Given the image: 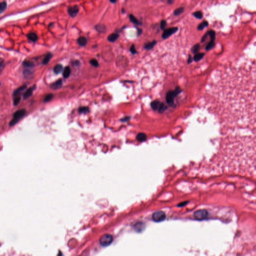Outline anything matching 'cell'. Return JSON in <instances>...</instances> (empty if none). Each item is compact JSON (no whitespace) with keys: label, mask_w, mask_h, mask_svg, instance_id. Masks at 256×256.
I'll return each instance as SVG.
<instances>
[{"label":"cell","mask_w":256,"mask_h":256,"mask_svg":"<svg viewBox=\"0 0 256 256\" xmlns=\"http://www.w3.org/2000/svg\"><path fill=\"white\" fill-rule=\"evenodd\" d=\"M26 111L25 109H22L16 112L13 116V119L10 123V126H13L16 125L26 114Z\"/></svg>","instance_id":"1"},{"label":"cell","mask_w":256,"mask_h":256,"mask_svg":"<svg viewBox=\"0 0 256 256\" xmlns=\"http://www.w3.org/2000/svg\"><path fill=\"white\" fill-rule=\"evenodd\" d=\"M113 241V236L109 234H106L103 235L100 239V244L104 247H108L110 245Z\"/></svg>","instance_id":"2"},{"label":"cell","mask_w":256,"mask_h":256,"mask_svg":"<svg viewBox=\"0 0 256 256\" xmlns=\"http://www.w3.org/2000/svg\"><path fill=\"white\" fill-rule=\"evenodd\" d=\"M166 218L165 213L163 211H158L154 213L152 215V219L156 222L164 221Z\"/></svg>","instance_id":"3"},{"label":"cell","mask_w":256,"mask_h":256,"mask_svg":"<svg viewBox=\"0 0 256 256\" xmlns=\"http://www.w3.org/2000/svg\"><path fill=\"white\" fill-rule=\"evenodd\" d=\"M208 213L205 210H200L196 211L194 216V217L198 220H202L206 219L208 217Z\"/></svg>","instance_id":"4"},{"label":"cell","mask_w":256,"mask_h":256,"mask_svg":"<svg viewBox=\"0 0 256 256\" xmlns=\"http://www.w3.org/2000/svg\"><path fill=\"white\" fill-rule=\"evenodd\" d=\"M178 30V28L177 27H173L164 30L163 34H162V38L164 39H166L169 38L170 36L175 34Z\"/></svg>","instance_id":"5"},{"label":"cell","mask_w":256,"mask_h":256,"mask_svg":"<svg viewBox=\"0 0 256 256\" xmlns=\"http://www.w3.org/2000/svg\"><path fill=\"white\" fill-rule=\"evenodd\" d=\"M174 91H170L168 92L166 95V100L168 104L172 106L174 103V99L176 97Z\"/></svg>","instance_id":"6"},{"label":"cell","mask_w":256,"mask_h":256,"mask_svg":"<svg viewBox=\"0 0 256 256\" xmlns=\"http://www.w3.org/2000/svg\"><path fill=\"white\" fill-rule=\"evenodd\" d=\"M68 13H69V15L71 17H74L77 15V14L79 11V8L78 6L75 5V6L70 7L68 9Z\"/></svg>","instance_id":"7"},{"label":"cell","mask_w":256,"mask_h":256,"mask_svg":"<svg viewBox=\"0 0 256 256\" xmlns=\"http://www.w3.org/2000/svg\"><path fill=\"white\" fill-rule=\"evenodd\" d=\"M35 88H36V86H34V87H30L25 92V93L23 95V97L25 100H26L29 98H30L32 95L33 91L35 90Z\"/></svg>","instance_id":"8"},{"label":"cell","mask_w":256,"mask_h":256,"mask_svg":"<svg viewBox=\"0 0 256 256\" xmlns=\"http://www.w3.org/2000/svg\"><path fill=\"white\" fill-rule=\"evenodd\" d=\"M63 86V82L60 79L58 81L55 82L54 83L52 84L51 85V88L53 90H57L60 89Z\"/></svg>","instance_id":"9"},{"label":"cell","mask_w":256,"mask_h":256,"mask_svg":"<svg viewBox=\"0 0 256 256\" xmlns=\"http://www.w3.org/2000/svg\"><path fill=\"white\" fill-rule=\"evenodd\" d=\"M27 88L26 85H23V86L20 87L18 89H17L16 90H15L14 92L13 95L15 97H18V96Z\"/></svg>","instance_id":"10"},{"label":"cell","mask_w":256,"mask_h":256,"mask_svg":"<svg viewBox=\"0 0 256 256\" xmlns=\"http://www.w3.org/2000/svg\"><path fill=\"white\" fill-rule=\"evenodd\" d=\"M63 70V67L61 64H58L55 66L54 68V72L56 74H60Z\"/></svg>","instance_id":"11"},{"label":"cell","mask_w":256,"mask_h":256,"mask_svg":"<svg viewBox=\"0 0 256 256\" xmlns=\"http://www.w3.org/2000/svg\"><path fill=\"white\" fill-rule=\"evenodd\" d=\"M145 228V225L143 223L141 222H139L137 223L135 225V230L137 232H141Z\"/></svg>","instance_id":"12"},{"label":"cell","mask_w":256,"mask_h":256,"mask_svg":"<svg viewBox=\"0 0 256 256\" xmlns=\"http://www.w3.org/2000/svg\"><path fill=\"white\" fill-rule=\"evenodd\" d=\"M119 37V35L116 33H113L110 35L108 37V40L109 41L111 42H113L115 41Z\"/></svg>","instance_id":"13"},{"label":"cell","mask_w":256,"mask_h":256,"mask_svg":"<svg viewBox=\"0 0 256 256\" xmlns=\"http://www.w3.org/2000/svg\"><path fill=\"white\" fill-rule=\"evenodd\" d=\"M136 139L139 142H144L147 139V136L144 133H139L137 135Z\"/></svg>","instance_id":"14"},{"label":"cell","mask_w":256,"mask_h":256,"mask_svg":"<svg viewBox=\"0 0 256 256\" xmlns=\"http://www.w3.org/2000/svg\"><path fill=\"white\" fill-rule=\"evenodd\" d=\"M161 102L158 100H155L153 102H152L151 104V108L154 110H158L159 109V107L160 106Z\"/></svg>","instance_id":"15"},{"label":"cell","mask_w":256,"mask_h":256,"mask_svg":"<svg viewBox=\"0 0 256 256\" xmlns=\"http://www.w3.org/2000/svg\"><path fill=\"white\" fill-rule=\"evenodd\" d=\"M78 43L79 45L85 46L87 43V40L84 37H81L78 39Z\"/></svg>","instance_id":"16"},{"label":"cell","mask_w":256,"mask_h":256,"mask_svg":"<svg viewBox=\"0 0 256 256\" xmlns=\"http://www.w3.org/2000/svg\"><path fill=\"white\" fill-rule=\"evenodd\" d=\"M52 57H53V55L51 53H48L46 55V56H45V57L44 58V59L43 61V64L44 65H47L50 62V60L52 58Z\"/></svg>","instance_id":"17"},{"label":"cell","mask_w":256,"mask_h":256,"mask_svg":"<svg viewBox=\"0 0 256 256\" xmlns=\"http://www.w3.org/2000/svg\"><path fill=\"white\" fill-rule=\"evenodd\" d=\"M156 44H157V42L154 40L150 43H149L146 44L144 46V48L145 49L148 50H151L154 48V47L156 45Z\"/></svg>","instance_id":"18"},{"label":"cell","mask_w":256,"mask_h":256,"mask_svg":"<svg viewBox=\"0 0 256 256\" xmlns=\"http://www.w3.org/2000/svg\"><path fill=\"white\" fill-rule=\"evenodd\" d=\"M70 74H71V69L70 68V67L69 66H67L65 68L64 70L63 71V77L65 78H68L70 76Z\"/></svg>","instance_id":"19"},{"label":"cell","mask_w":256,"mask_h":256,"mask_svg":"<svg viewBox=\"0 0 256 256\" xmlns=\"http://www.w3.org/2000/svg\"><path fill=\"white\" fill-rule=\"evenodd\" d=\"M205 56L204 53H197L194 57V60L196 62H198L200 61Z\"/></svg>","instance_id":"20"},{"label":"cell","mask_w":256,"mask_h":256,"mask_svg":"<svg viewBox=\"0 0 256 256\" xmlns=\"http://www.w3.org/2000/svg\"><path fill=\"white\" fill-rule=\"evenodd\" d=\"M28 38L32 42H36L38 40V36L37 34L34 33H31L28 35Z\"/></svg>","instance_id":"21"},{"label":"cell","mask_w":256,"mask_h":256,"mask_svg":"<svg viewBox=\"0 0 256 256\" xmlns=\"http://www.w3.org/2000/svg\"><path fill=\"white\" fill-rule=\"evenodd\" d=\"M208 22L206 21H205L201 23L200 25H199L198 27V29L199 30H203L205 28L208 27Z\"/></svg>","instance_id":"22"},{"label":"cell","mask_w":256,"mask_h":256,"mask_svg":"<svg viewBox=\"0 0 256 256\" xmlns=\"http://www.w3.org/2000/svg\"><path fill=\"white\" fill-rule=\"evenodd\" d=\"M167 109V107L166 106V105L163 103H161L158 110L160 113H163Z\"/></svg>","instance_id":"23"},{"label":"cell","mask_w":256,"mask_h":256,"mask_svg":"<svg viewBox=\"0 0 256 256\" xmlns=\"http://www.w3.org/2000/svg\"><path fill=\"white\" fill-rule=\"evenodd\" d=\"M130 20L134 24L136 25H141V23L138 21V20L133 15H130Z\"/></svg>","instance_id":"24"},{"label":"cell","mask_w":256,"mask_h":256,"mask_svg":"<svg viewBox=\"0 0 256 256\" xmlns=\"http://www.w3.org/2000/svg\"><path fill=\"white\" fill-rule=\"evenodd\" d=\"M200 49V45L199 44L195 45L192 48V51L194 54H197Z\"/></svg>","instance_id":"25"},{"label":"cell","mask_w":256,"mask_h":256,"mask_svg":"<svg viewBox=\"0 0 256 256\" xmlns=\"http://www.w3.org/2000/svg\"><path fill=\"white\" fill-rule=\"evenodd\" d=\"M208 32V36H210L211 41H215V40L216 39V33L213 30H210Z\"/></svg>","instance_id":"26"},{"label":"cell","mask_w":256,"mask_h":256,"mask_svg":"<svg viewBox=\"0 0 256 256\" xmlns=\"http://www.w3.org/2000/svg\"><path fill=\"white\" fill-rule=\"evenodd\" d=\"M7 7V4L6 2H3L0 3V14L2 13L6 9Z\"/></svg>","instance_id":"27"},{"label":"cell","mask_w":256,"mask_h":256,"mask_svg":"<svg viewBox=\"0 0 256 256\" xmlns=\"http://www.w3.org/2000/svg\"><path fill=\"white\" fill-rule=\"evenodd\" d=\"M96 29L97 31L100 32H104L106 31V27L103 25H98L96 27Z\"/></svg>","instance_id":"28"},{"label":"cell","mask_w":256,"mask_h":256,"mask_svg":"<svg viewBox=\"0 0 256 256\" xmlns=\"http://www.w3.org/2000/svg\"><path fill=\"white\" fill-rule=\"evenodd\" d=\"M184 8L180 7L176 9L174 12V15L175 16H179L184 12Z\"/></svg>","instance_id":"29"},{"label":"cell","mask_w":256,"mask_h":256,"mask_svg":"<svg viewBox=\"0 0 256 256\" xmlns=\"http://www.w3.org/2000/svg\"><path fill=\"white\" fill-rule=\"evenodd\" d=\"M215 45V41H210V42L207 45V46L206 47V50L207 51H209V50H211L212 49H213Z\"/></svg>","instance_id":"30"},{"label":"cell","mask_w":256,"mask_h":256,"mask_svg":"<svg viewBox=\"0 0 256 256\" xmlns=\"http://www.w3.org/2000/svg\"><path fill=\"white\" fill-rule=\"evenodd\" d=\"M193 15L194 17L196 18L199 19H201L203 18V13L201 11H197L194 12Z\"/></svg>","instance_id":"31"},{"label":"cell","mask_w":256,"mask_h":256,"mask_svg":"<svg viewBox=\"0 0 256 256\" xmlns=\"http://www.w3.org/2000/svg\"><path fill=\"white\" fill-rule=\"evenodd\" d=\"M23 65L26 67H28V68H31L32 67L34 66V64L33 62H31V61H25L24 63H23Z\"/></svg>","instance_id":"32"},{"label":"cell","mask_w":256,"mask_h":256,"mask_svg":"<svg viewBox=\"0 0 256 256\" xmlns=\"http://www.w3.org/2000/svg\"><path fill=\"white\" fill-rule=\"evenodd\" d=\"M79 111L81 113H86L89 112V109L88 107H81L79 109Z\"/></svg>","instance_id":"33"},{"label":"cell","mask_w":256,"mask_h":256,"mask_svg":"<svg viewBox=\"0 0 256 256\" xmlns=\"http://www.w3.org/2000/svg\"><path fill=\"white\" fill-rule=\"evenodd\" d=\"M90 63L92 66H93L95 67H97L99 66V63L96 59H92L91 60H90Z\"/></svg>","instance_id":"34"},{"label":"cell","mask_w":256,"mask_h":256,"mask_svg":"<svg viewBox=\"0 0 256 256\" xmlns=\"http://www.w3.org/2000/svg\"><path fill=\"white\" fill-rule=\"evenodd\" d=\"M54 97V95L52 94H49L44 99V102H48L49 101H50Z\"/></svg>","instance_id":"35"},{"label":"cell","mask_w":256,"mask_h":256,"mask_svg":"<svg viewBox=\"0 0 256 256\" xmlns=\"http://www.w3.org/2000/svg\"><path fill=\"white\" fill-rule=\"evenodd\" d=\"M182 90L180 88V87H177L175 89V90L174 91V94L175 95H176V96L177 97L178 95H179L181 92H182Z\"/></svg>","instance_id":"36"},{"label":"cell","mask_w":256,"mask_h":256,"mask_svg":"<svg viewBox=\"0 0 256 256\" xmlns=\"http://www.w3.org/2000/svg\"><path fill=\"white\" fill-rule=\"evenodd\" d=\"M167 22L165 20H162L161 22V28L162 30H164L167 26Z\"/></svg>","instance_id":"37"},{"label":"cell","mask_w":256,"mask_h":256,"mask_svg":"<svg viewBox=\"0 0 256 256\" xmlns=\"http://www.w3.org/2000/svg\"><path fill=\"white\" fill-rule=\"evenodd\" d=\"M20 100H21V97L18 96V97H16L15 99H14V104L15 106H17L19 104V103H20Z\"/></svg>","instance_id":"38"},{"label":"cell","mask_w":256,"mask_h":256,"mask_svg":"<svg viewBox=\"0 0 256 256\" xmlns=\"http://www.w3.org/2000/svg\"><path fill=\"white\" fill-rule=\"evenodd\" d=\"M130 51L133 54H135L137 53V51L136 50L135 47L134 45H132L130 48Z\"/></svg>","instance_id":"39"},{"label":"cell","mask_w":256,"mask_h":256,"mask_svg":"<svg viewBox=\"0 0 256 256\" xmlns=\"http://www.w3.org/2000/svg\"><path fill=\"white\" fill-rule=\"evenodd\" d=\"M208 32H207V33L206 34H205L203 36V37H202V39H201V42H204L206 40V39H207V37H208Z\"/></svg>","instance_id":"40"},{"label":"cell","mask_w":256,"mask_h":256,"mask_svg":"<svg viewBox=\"0 0 256 256\" xmlns=\"http://www.w3.org/2000/svg\"><path fill=\"white\" fill-rule=\"evenodd\" d=\"M192 61H193V59L192 58V57L191 55H189V57H188V61H187V63L188 64H191L192 62Z\"/></svg>","instance_id":"41"},{"label":"cell","mask_w":256,"mask_h":256,"mask_svg":"<svg viewBox=\"0 0 256 256\" xmlns=\"http://www.w3.org/2000/svg\"><path fill=\"white\" fill-rule=\"evenodd\" d=\"M3 68H4V65L2 63H1L0 64V73L2 72Z\"/></svg>","instance_id":"42"},{"label":"cell","mask_w":256,"mask_h":256,"mask_svg":"<svg viewBox=\"0 0 256 256\" xmlns=\"http://www.w3.org/2000/svg\"><path fill=\"white\" fill-rule=\"evenodd\" d=\"M142 32V30L141 29H138V34H139V35L141 34Z\"/></svg>","instance_id":"43"},{"label":"cell","mask_w":256,"mask_h":256,"mask_svg":"<svg viewBox=\"0 0 256 256\" xmlns=\"http://www.w3.org/2000/svg\"><path fill=\"white\" fill-rule=\"evenodd\" d=\"M168 2L169 3H171V4H172V3H173L172 1H168Z\"/></svg>","instance_id":"44"},{"label":"cell","mask_w":256,"mask_h":256,"mask_svg":"<svg viewBox=\"0 0 256 256\" xmlns=\"http://www.w3.org/2000/svg\"><path fill=\"white\" fill-rule=\"evenodd\" d=\"M110 2H111V3H116L117 1H111Z\"/></svg>","instance_id":"45"}]
</instances>
